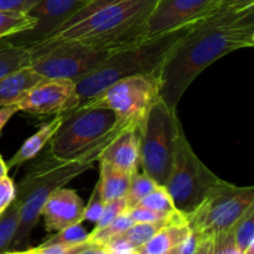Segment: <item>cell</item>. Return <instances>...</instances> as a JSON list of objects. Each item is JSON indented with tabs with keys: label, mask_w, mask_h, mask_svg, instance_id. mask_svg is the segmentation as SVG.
<instances>
[{
	"label": "cell",
	"mask_w": 254,
	"mask_h": 254,
	"mask_svg": "<svg viewBox=\"0 0 254 254\" xmlns=\"http://www.w3.org/2000/svg\"><path fill=\"white\" fill-rule=\"evenodd\" d=\"M158 0H88L64 24L27 46L35 57L61 45L114 51L146 39V22Z\"/></svg>",
	"instance_id": "7a4b0ae2"
},
{
	"label": "cell",
	"mask_w": 254,
	"mask_h": 254,
	"mask_svg": "<svg viewBox=\"0 0 254 254\" xmlns=\"http://www.w3.org/2000/svg\"><path fill=\"white\" fill-rule=\"evenodd\" d=\"M233 238L238 252L242 254L250 246L254 245V205L232 227Z\"/></svg>",
	"instance_id": "603a6c76"
},
{
	"label": "cell",
	"mask_w": 254,
	"mask_h": 254,
	"mask_svg": "<svg viewBox=\"0 0 254 254\" xmlns=\"http://www.w3.org/2000/svg\"><path fill=\"white\" fill-rule=\"evenodd\" d=\"M160 72L161 69L121 79L78 108L103 107L112 109L121 121L143 126L148 112L160 98Z\"/></svg>",
	"instance_id": "ba28073f"
},
{
	"label": "cell",
	"mask_w": 254,
	"mask_h": 254,
	"mask_svg": "<svg viewBox=\"0 0 254 254\" xmlns=\"http://www.w3.org/2000/svg\"><path fill=\"white\" fill-rule=\"evenodd\" d=\"M202 238L203 237L198 236L197 233L191 231L190 235H189L188 237L175 248L176 254H195L196 250H197L198 245H200Z\"/></svg>",
	"instance_id": "d590c367"
},
{
	"label": "cell",
	"mask_w": 254,
	"mask_h": 254,
	"mask_svg": "<svg viewBox=\"0 0 254 254\" xmlns=\"http://www.w3.org/2000/svg\"><path fill=\"white\" fill-rule=\"evenodd\" d=\"M39 0H0L1 11L29 12Z\"/></svg>",
	"instance_id": "836d02e7"
},
{
	"label": "cell",
	"mask_w": 254,
	"mask_h": 254,
	"mask_svg": "<svg viewBox=\"0 0 254 254\" xmlns=\"http://www.w3.org/2000/svg\"><path fill=\"white\" fill-rule=\"evenodd\" d=\"M158 186L160 185H158L146 174L139 173V171L136 174H134L131 176L130 186H129L128 192L124 196V198L127 201V205H128V208L138 205L144 197H146L149 193L153 192Z\"/></svg>",
	"instance_id": "cb8c5ba5"
},
{
	"label": "cell",
	"mask_w": 254,
	"mask_h": 254,
	"mask_svg": "<svg viewBox=\"0 0 254 254\" xmlns=\"http://www.w3.org/2000/svg\"><path fill=\"white\" fill-rule=\"evenodd\" d=\"M164 254H176V250H173V251H170V252H168V253H164Z\"/></svg>",
	"instance_id": "7bdbcfd3"
},
{
	"label": "cell",
	"mask_w": 254,
	"mask_h": 254,
	"mask_svg": "<svg viewBox=\"0 0 254 254\" xmlns=\"http://www.w3.org/2000/svg\"><path fill=\"white\" fill-rule=\"evenodd\" d=\"M129 124L136 123L118 119L109 133L83 153L71 158H57L47 150L37 159L36 163L27 168L24 178L15 185V200L19 202L20 211L19 226L11 245L14 251H22L29 247L31 233L41 218V211L47 197L55 190L64 188L77 176L91 170L99 160L104 148Z\"/></svg>",
	"instance_id": "3957f363"
},
{
	"label": "cell",
	"mask_w": 254,
	"mask_h": 254,
	"mask_svg": "<svg viewBox=\"0 0 254 254\" xmlns=\"http://www.w3.org/2000/svg\"><path fill=\"white\" fill-rule=\"evenodd\" d=\"M5 254H35L32 248H29V250H22V251H7Z\"/></svg>",
	"instance_id": "60d3db41"
},
{
	"label": "cell",
	"mask_w": 254,
	"mask_h": 254,
	"mask_svg": "<svg viewBox=\"0 0 254 254\" xmlns=\"http://www.w3.org/2000/svg\"><path fill=\"white\" fill-rule=\"evenodd\" d=\"M136 206H141V207L158 211V212L171 213L178 211L174 206L170 195H169L164 186H158L153 192H150L146 197H144Z\"/></svg>",
	"instance_id": "83f0119b"
},
{
	"label": "cell",
	"mask_w": 254,
	"mask_h": 254,
	"mask_svg": "<svg viewBox=\"0 0 254 254\" xmlns=\"http://www.w3.org/2000/svg\"><path fill=\"white\" fill-rule=\"evenodd\" d=\"M195 254H213V237H203Z\"/></svg>",
	"instance_id": "74e56055"
},
{
	"label": "cell",
	"mask_w": 254,
	"mask_h": 254,
	"mask_svg": "<svg viewBox=\"0 0 254 254\" xmlns=\"http://www.w3.org/2000/svg\"><path fill=\"white\" fill-rule=\"evenodd\" d=\"M91 245V242L79 243V245H40L39 247L32 248V251L35 254H78Z\"/></svg>",
	"instance_id": "f546056e"
},
{
	"label": "cell",
	"mask_w": 254,
	"mask_h": 254,
	"mask_svg": "<svg viewBox=\"0 0 254 254\" xmlns=\"http://www.w3.org/2000/svg\"><path fill=\"white\" fill-rule=\"evenodd\" d=\"M31 59V52L27 47L4 40L0 44V78L29 66Z\"/></svg>",
	"instance_id": "ffe728a7"
},
{
	"label": "cell",
	"mask_w": 254,
	"mask_h": 254,
	"mask_svg": "<svg viewBox=\"0 0 254 254\" xmlns=\"http://www.w3.org/2000/svg\"><path fill=\"white\" fill-rule=\"evenodd\" d=\"M131 174L116 168L104 161H99V179L97 190L104 203L122 198L127 195L130 186Z\"/></svg>",
	"instance_id": "d6986e66"
},
{
	"label": "cell",
	"mask_w": 254,
	"mask_h": 254,
	"mask_svg": "<svg viewBox=\"0 0 254 254\" xmlns=\"http://www.w3.org/2000/svg\"><path fill=\"white\" fill-rule=\"evenodd\" d=\"M106 203L101 200L98 195V190H97V186L94 188L93 193L91 196V200L88 201L86 206H84V212H83V220L91 221V222L96 223L97 221L101 217L102 212H103V208Z\"/></svg>",
	"instance_id": "d6a6232c"
},
{
	"label": "cell",
	"mask_w": 254,
	"mask_h": 254,
	"mask_svg": "<svg viewBox=\"0 0 254 254\" xmlns=\"http://www.w3.org/2000/svg\"><path fill=\"white\" fill-rule=\"evenodd\" d=\"M64 122L50 144V153L57 158H71L83 153L114 128L118 117L103 107L78 108L62 114Z\"/></svg>",
	"instance_id": "9c48e42d"
},
{
	"label": "cell",
	"mask_w": 254,
	"mask_h": 254,
	"mask_svg": "<svg viewBox=\"0 0 254 254\" xmlns=\"http://www.w3.org/2000/svg\"><path fill=\"white\" fill-rule=\"evenodd\" d=\"M192 24L158 36L146 37L136 44L111 52L97 68L74 82L78 107L121 79L160 71L174 45Z\"/></svg>",
	"instance_id": "277c9868"
},
{
	"label": "cell",
	"mask_w": 254,
	"mask_h": 254,
	"mask_svg": "<svg viewBox=\"0 0 254 254\" xmlns=\"http://www.w3.org/2000/svg\"><path fill=\"white\" fill-rule=\"evenodd\" d=\"M191 230L185 216L166 223L150 240L135 250L136 254H164L175 250L189 235Z\"/></svg>",
	"instance_id": "2e32d148"
},
{
	"label": "cell",
	"mask_w": 254,
	"mask_h": 254,
	"mask_svg": "<svg viewBox=\"0 0 254 254\" xmlns=\"http://www.w3.org/2000/svg\"><path fill=\"white\" fill-rule=\"evenodd\" d=\"M78 254H113V253H112L108 248L104 247V246L94 245V243H92L91 246H88L86 250L82 251V252Z\"/></svg>",
	"instance_id": "f35d334b"
},
{
	"label": "cell",
	"mask_w": 254,
	"mask_h": 254,
	"mask_svg": "<svg viewBox=\"0 0 254 254\" xmlns=\"http://www.w3.org/2000/svg\"><path fill=\"white\" fill-rule=\"evenodd\" d=\"M114 254H136L135 251H124V252H119V253H114Z\"/></svg>",
	"instance_id": "b9f144b4"
},
{
	"label": "cell",
	"mask_w": 254,
	"mask_h": 254,
	"mask_svg": "<svg viewBox=\"0 0 254 254\" xmlns=\"http://www.w3.org/2000/svg\"><path fill=\"white\" fill-rule=\"evenodd\" d=\"M221 181L222 179L198 159L181 126L170 175L164 186L176 210L184 216L190 215Z\"/></svg>",
	"instance_id": "8992f818"
},
{
	"label": "cell",
	"mask_w": 254,
	"mask_h": 254,
	"mask_svg": "<svg viewBox=\"0 0 254 254\" xmlns=\"http://www.w3.org/2000/svg\"><path fill=\"white\" fill-rule=\"evenodd\" d=\"M213 254H241L236 247L232 230L213 236Z\"/></svg>",
	"instance_id": "4dcf8cb0"
},
{
	"label": "cell",
	"mask_w": 254,
	"mask_h": 254,
	"mask_svg": "<svg viewBox=\"0 0 254 254\" xmlns=\"http://www.w3.org/2000/svg\"><path fill=\"white\" fill-rule=\"evenodd\" d=\"M128 210V205H127L126 198H117V200L109 201L104 205L103 212H102L99 220L96 222V227L93 231H99L108 226L112 221L116 220L119 215L127 212Z\"/></svg>",
	"instance_id": "f1b7e54d"
},
{
	"label": "cell",
	"mask_w": 254,
	"mask_h": 254,
	"mask_svg": "<svg viewBox=\"0 0 254 254\" xmlns=\"http://www.w3.org/2000/svg\"><path fill=\"white\" fill-rule=\"evenodd\" d=\"M129 217L133 220L134 223H159V222H170L176 218L184 216L179 211L175 212L166 213L158 212V211L149 210V208L141 207V206H134L127 210Z\"/></svg>",
	"instance_id": "4316f807"
},
{
	"label": "cell",
	"mask_w": 254,
	"mask_h": 254,
	"mask_svg": "<svg viewBox=\"0 0 254 254\" xmlns=\"http://www.w3.org/2000/svg\"><path fill=\"white\" fill-rule=\"evenodd\" d=\"M62 122H64V116L59 114V116H55V118L50 122L42 124L39 130L32 134L29 139H26L19 148V150L6 161L7 169L10 170L12 168H17L21 164L36 158L41 153L44 146L51 140L52 136L59 130Z\"/></svg>",
	"instance_id": "e0dca14e"
},
{
	"label": "cell",
	"mask_w": 254,
	"mask_h": 254,
	"mask_svg": "<svg viewBox=\"0 0 254 254\" xmlns=\"http://www.w3.org/2000/svg\"><path fill=\"white\" fill-rule=\"evenodd\" d=\"M111 52L113 51L61 45L32 57L29 66L46 78H66L76 82L97 68Z\"/></svg>",
	"instance_id": "30bf717a"
},
{
	"label": "cell",
	"mask_w": 254,
	"mask_h": 254,
	"mask_svg": "<svg viewBox=\"0 0 254 254\" xmlns=\"http://www.w3.org/2000/svg\"><path fill=\"white\" fill-rule=\"evenodd\" d=\"M88 237L89 233L87 232L86 228L81 223H76L57 231L56 235L45 241L42 245H79V243L88 242Z\"/></svg>",
	"instance_id": "484cf974"
},
{
	"label": "cell",
	"mask_w": 254,
	"mask_h": 254,
	"mask_svg": "<svg viewBox=\"0 0 254 254\" xmlns=\"http://www.w3.org/2000/svg\"><path fill=\"white\" fill-rule=\"evenodd\" d=\"M2 254H5V253H2Z\"/></svg>",
	"instance_id": "ee69618b"
},
{
	"label": "cell",
	"mask_w": 254,
	"mask_h": 254,
	"mask_svg": "<svg viewBox=\"0 0 254 254\" xmlns=\"http://www.w3.org/2000/svg\"><path fill=\"white\" fill-rule=\"evenodd\" d=\"M141 126L129 124L104 148L98 161H104L127 173L136 174L140 168Z\"/></svg>",
	"instance_id": "9a60e30c"
},
{
	"label": "cell",
	"mask_w": 254,
	"mask_h": 254,
	"mask_svg": "<svg viewBox=\"0 0 254 254\" xmlns=\"http://www.w3.org/2000/svg\"><path fill=\"white\" fill-rule=\"evenodd\" d=\"M7 173H9V169H7L6 163L4 161L2 156L0 155V180L5 178V176H7Z\"/></svg>",
	"instance_id": "ab89813d"
},
{
	"label": "cell",
	"mask_w": 254,
	"mask_h": 254,
	"mask_svg": "<svg viewBox=\"0 0 254 254\" xmlns=\"http://www.w3.org/2000/svg\"><path fill=\"white\" fill-rule=\"evenodd\" d=\"M44 77L30 66L22 67L0 78V108L16 106L21 97Z\"/></svg>",
	"instance_id": "ac0fdd59"
},
{
	"label": "cell",
	"mask_w": 254,
	"mask_h": 254,
	"mask_svg": "<svg viewBox=\"0 0 254 254\" xmlns=\"http://www.w3.org/2000/svg\"><path fill=\"white\" fill-rule=\"evenodd\" d=\"M16 197V188L9 176L0 180V215L11 205Z\"/></svg>",
	"instance_id": "1f68e13d"
},
{
	"label": "cell",
	"mask_w": 254,
	"mask_h": 254,
	"mask_svg": "<svg viewBox=\"0 0 254 254\" xmlns=\"http://www.w3.org/2000/svg\"><path fill=\"white\" fill-rule=\"evenodd\" d=\"M37 20L29 12L1 11L0 10V40L30 31L36 26Z\"/></svg>",
	"instance_id": "44dd1931"
},
{
	"label": "cell",
	"mask_w": 254,
	"mask_h": 254,
	"mask_svg": "<svg viewBox=\"0 0 254 254\" xmlns=\"http://www.w3.org/2000/svg\"><path fill=\"white\" fill-rule=\"evenodd\" d=\"M215 12V0H158L146 22V37L158 36Z\"/></svg>",
	"instance_id": "7c38bea8"
},
{
	"label": "cell",
	"mask_w": 254,
	"mask_h": 254,
	"mask_svg": "<svg viewBox=\"0 0 254 254\" xmlns=\"http://www.w3.org/2000/svg\"><path fill=\"white\" fill-rule=\"evenodd\" d=\"M88 0H39L29 11L37 20L36 26L22 34L9 37L6 41L27 47L40 41L67 21Z\"/></svg>",
	"instance_id": "4fadbf2b"
},
{
	"label": "cell",
	"mask_w": 254,
	"mask_h": 254,
	"mask_svg": "<svg viewBox=\"0 0 254 254\" xmlns=\"http://www.w3.org/2000/svg\"><path fill=\"white\" fill-rule=\"evenodd\" d=\"M254 0H215L216 10H247L253 9Z\"/></svg>",
	"instance_id": "e575fe53"
},
{
	"label": "cell",
	"mask_w": 254,
	"mask_h": 254,
	"mask_svg": "<svg viewBox=\"0 0 254 254\" xmlns=\"http://www.w3.org/2000/svg\"><path fill=\"white\" fill-rule=\"evenodd\" d=\"M20 205L16 200L0 215V254L7 252L19 226Z\"/></svg>",
	"instance_id": "7402d4cb"
},
{
	"label": "cell",
	"mask_w": 254,
	"mask_h": 254,
	"mask_svg": "<svg viewBox=\"0 0 254 254\" xmlns=\"http://www.w3.org/2000/svg\"><path fill=\"white\" fill-rule=\"evenodd\" d=\"M19 109L16 106H9V107H1L0 108V135H1V131L4 129V127L6 126L7 122L11 119V117H14L15 113H17Z\"/></svg>",
	"instance_id": "8d00e7d4"
},
{
	"label": "cell",
	"mask_w": 254,
	"mask_h": 254,
	"mask_svg": "<svg viewBox=\"0 0 254 254\" xmlns=\"http://www.w3.org/2000/svg\"><path fill=\"white\" fill-rule=\"evenodd\" d=\"M254 46V7L216 10L193 22L169 52L160 72V98L171 109L190 84L213 62Z\"/></svg>",
	"instance_id": "6da1fadb"
},
{
	"label": "cell",
	"mask_w": 254,
	"mask_h": 254,
	"mask_svg": "<svg viewBox=\"0 0 254 254\" xmlns=\"http://www.w3.org/2000/svg\"><path fill=\"white\" fill-rule=\"evenodd\" d=\"M134 222L127 212L122 213L114 221H112L108 226L99 231H92L89 233L88 242L94 243V245H104L112 238L117 237L121 233L126 232L130 226H133Z\"/></svg>",
	"instance_id": "d4e9b609"
},
{
	"label": "cell",
	"mask_w": 254,
	"mask_h": 254,
	"mask_svg": "<svg viewBox=\"0 0 254 254\" xmlns=\"http://www.w3.org/2000/svg\"><path fill=\"white\" fill-rule=\"evenodd\" d=\"M19 111L34 116H59L78 107L74 82L66 78H44L29 89L16 103Z\"/></svg>",
	"instance_id": "8fae6325"
},
{
	"label": "cell",
	"mask_w": 254,
	"mask_h": 254,
	"mask_svg": "<svg viewBox=\"0 0 254 254\" xmlns=\"http://www.w3.org/2000/svg\"><path fill=\"white\" fill-rule=\"evenodd\" d=\"M84 203L78 193L66 186L55 190L47 197L41 211L45 228L49 232L83 222Z\"/></svg>",
	"instance_id": "5bb4252c"
},
{
	"label": "cell",
	"mask_w": 254,
	"mask_h": 254,
	"mask_svg": "<svg viewBox=\"0 0 254 254\" xmlns=\"http://www.w3.org/2000/svg\"><path fill=\"white\" fill-rule=\"evenodd\" d=\"M181 122L176 109L161 98L148 112L140 131V168L158 185L165 186L175 155Z\"/></svg>",
	"instance_id": "5b68a950"
},
{
	"label": "cell",
	"mask_w": 254,
	"mask_h": 254,
	"mask_svg": "<svg viewBox=\"0 0 254 254\" xmlns=\"http://www.w3.org/2000/svg\"><path fill=\"white\" fill-rule=\"evenodd\" d=\"M253 205V186H237L222 179L202 203L185 217L192 232L201 237H213L232 230L235 223Z\"/></svg>",
	"instance_id": "52a82bcc"
}]
</instances>
